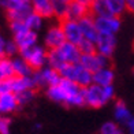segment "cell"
<instances>
[{"instance_id":"1","label":"cell","mask_w":134,"mask_h":134,"mask_svg":"<svg viewBox=\"0 0 134 134\" xmlns=\"http://www.w3.org/2000/svg\"><path fill=\"white\" fill-rule=\"evenodd\" d=\"M47 96L55 103L70 107H82L85 105L83 100V88L63 78L58 85L47 88Z\"/></svg>"},{"instance_id":"2","label":"cell","mask_w":134,"mask_h":134,"mask_svg":"<svg viewBox=\"0 0 134 134\" xmlns=\"http://www.w3.org/2000/svg\"><path fill=\"white\" fill-rule=\"evenodd\" d=\"M114 97H115L114 85L100 86V85H96V83H90L89 86L83 88L85 105L90 108H100L111 100H114Z\"/></svg>"},{"instance_id":"3","label":"cell","mask_w":134,"mask_h":134,"mask_svg":"<svg viewBox=\"0 0 134 134\" xmlns=\"http://www.w3.org/2000/svg\"><path fill=\"white\" fill-rule=\"evenodd\" d=\"M60 74L63 78L72 81L74 83L80 85L81 88H86L90 83H93V72L89 71L86 67H83L81 63L66 64L60 70Z\"/></svg>"},{"instance_id":"4","label":"cell","mask_w":134,"mask_h":134,"mask_svg":"<svg viewBox=\"0 0 134 134\" xmlns=\"http://www.w3.org/2000/svg\"><path fill=\"white\" fill-rule=\"evenodd\" d=\"M19 56L25 59L33 70H40V69H44L47 66L48 49L44 45L36 44L30 48L19 51Z\"/></svg>"},{"instance_id":"5","label":"cell","mask_w":134,"mask_h":134,"mask_svg":"<svg viewBox=\"0 0 134 134\" xmlns=\"http://www.w3.org/2000/svg\"><path fill=\"white\" fill-rule=\"evenodd\" d=\"M32 77H33V81L36 85V89L55 86V85H58L63 80L60 71L52 69V67H48V66H45L44 69H40V70H34Z\"/></svg>"},{"instance_id":"6","label":"cell","mask_w":134,"mask_h":134,"mask_svg":"<svg viewBox=\"0 0 134 134\" xmlns=\"http://www.w3.org/2000/svg\"><path fill=\"white\" fill-rule=\"evenodd\" d=\"M59 23L63 29L66 41L71 42V44H75V45H80L83 40V34H82V30H81V26L78 23V21H72V19L64 18Z\"/></svg>"},{"instance_id":"7","label":"cell","mask_w":134,"mask_h":134,"mask_svg":"<svg viewBox=\"0 0 134 134\" xmlns=\"http://www.w3.org/2000/svg\"><path fill=\"white\" fill-rule=\"evenodd\" d=\"M66 42V37L60 23L52 25L44 36V47L47 49H58Z\"/></svg>"},{"instance_id":"8","label":"cell","mask_w":134,"mask_h":134,"mask_svg":"<svg viewBox=\"0 0 134 134\" xmlns=\"http://www.w3.org/2000/svg\"><path fill=\"white\" fill-rule=\"evenodd\" d=\"M96 19V26L99 33L101 34H111L115 36L122 26L120 16L115 15H108V16H101V18H94Z\"/></svg>"},{"instance_id":"9","label":"cell","mask_w":134,"mask_h":134,"mask_svg":"<svg viewBox=\"0 0 134 134\" xmlns=\"http://www.w3.org/2000/svg\"><path fill=\"white\" fill-rule=\"evenodd\" d=\"M80 63L83 67H86L89 71L96 72L100 69L109 67V58L103 56L99 52H93V53H89V55H82Z\"/></svg>"},{"instance_id":"10","label":"cell","mask_w":134,"mask_h":134,"mask_svg":"<svg viewBox=\"0 0 134 134\" xmlns=\"http://www.w3.org/2000/svg\"><path fill=\"white\" fill-rule=\"evenodd\" d=\"M115 48H116V37L111 34H99V37L96 40V52L105 58H109L114 55Z\"/></svg>"},{"instance_id":"11","label":"cell","mask_w":134,"mask_h":134,"mask_svg":"<svg viewBox=\"0 0 134 134\" xmlns=\"http://www.w3.org/2000/svg\"><path fill=\"white\" fill-rule=\"evenodd\" d=\"M59 55L62 56L63 62L66 64H74V63H80L81 62V58H82V53L80 51L78 45L75 44H71V42H64L62 47H59L58 49Z\"/></svg>"},{"instance_id":"12","label":"cell","mask_w":134,"mask_h":134,"mask_svg":"<svg viewBox=\"0 0 134 134\" xmlns=\"http://www.w3.org/2000/svg\"><path fill=\"white\" fill-rule=\"evenodd\" d=\"M78 23H80V26H81L83 38L96 42V40H97V37H99L100 33H99V30H97L94 16H92L90 14H88L86 16H83L82 19L78 21Z\"/></svg>"},{"instance_id":"13","label":"cell","mask_w":134,"mask_h":134,"mask_svg":"<svg viewBox=\"0 0 134 134\" xmlns=\"http://www.w3.org/2000/svg\"><path fill=\"white\" fill-rule=\"evenodd\" d=\"M13 40L18 45L19 51H22V49H26V48H30V47L37 44L38 36H37V32H33V30L27 29V30H25V32H22V33L14 34Z\"/></svg>"},{"instance_id":"14","label":"cell","mask_w":134,"mask_h":134,"mask_svg":"<svg viewBox=\"0 0 134 134\" xmlns=\"http://www.w3.org/2000/svg\"><path fill=\"white\" fill-rule=\"evenodd\" d=\"M19 101L15 93H2L0 94V114L2 115H8L15 112L19 108Z\"/></svg>"},{"instance_id":"15","label":"cell","mask_w":134,"mask_h":134,"mask_svg":"<svg viewBox=\"0 0 134 134\" xmlns=\"http://www.w3.org/2000/svg\"><path fill=\"white\" fill-rule=\"evenodd\" d=\"M11 89L13 93L18 94L21 92H25L29 89H36V85L33 81V77H18L15 75L14 78H11Z\"/></svg>"},{"instance_id":"16","label":"cell","mask_w":134,"mask_h":134,"mask_svg":"<svg viewBox=\"0 0 134 134\" xmlns=\"http://www.w3.org/2000/svg\"><path fill=\"white\" fill-rule=\"evenodd\" d=\"M115 72L111 67H104V69L97 70L93 72V83L100 85V86H109L114 83Z\"/></svg>"},{"instance_id":"17","label":"cell","mask_w":134,"mask_h":134,"mask_svg":"<svg viewBox=\"0 0 134 134\" xmlns=\"http://www.w3.org/2000/svg\"><path fill=\"white\" fill-rule=\"evenodd\" d=\"M89 14L94 18L112 15L107 0H92V3L89 5Z\"/></svg>"},{"instance_id":"18","label":"cell","mask_w":134,"mask_h":134,"mask_svg":"<svg viewBox=\"0 0 134 134\" xmlns=\"http://www.w3.org/2000/svg\"><path fill=\"white\" fill-rule=\"evenodd\" d=\"M89 14V7L85 4H81L78 2H72L70 3V7L67 10L66 18L67 19H72V21H80L83 16H86Z\"/></svg>"},{"instance_id":"19","label":"cell","mask_w":134,"mask_h":134,"mask_svg":"<svg viewBox=\"0 0 134 134\" xmlns=\"http://www.w3.org/2000/svg\"><path fill=\"white\" fill-rule=\"evenodd\" d=\"M114 116H115L116 123L127 125L131 120L133 115H131L130 109L127 108V105L123 101H116V104H115V107H114Z\"/></svg>"},{"instance_id":"20","label":"cell","mask_w":134,"mask_h":134,"mask_svg":"<svg viewBox=\"0 0 134 134\" xmlns=\"http://www.w3.org/2000/svg\"><path fill=\"white\" fill-rule=\"evenodd\" d=\"M30 4H32L34 13L40 14L41 16H44L45 19L53 16V10H52L51 0H30Z\"/></svg>"},{"instance_id":"21","label":"cell","mask_w":134,"mask_h":134,"mask_svg":"<svg viewBox=\"0 0 134 134\" xmlns=\"http://www.w3.org/2000/svg\"><path fill=\"white\" fill-rule=\"evenodd\" d=\"M13 66H14L15 75H18V77H30L34 71L30 67V64L21 56H16L13 59Z\"/></svg>"},{"instance_id":"22","label":"cell","mask_w":134,"mask_h":134,"mask_svg":"<svg viewBox=\"0 0 134 134\" xmlns=\"http://www.w3.org/2000/svg\"><path fill=\"white\" fill-rule=\"evenodd\" d=\"M15 77L14 66H13V59L2 56L0 59V80H11Z\"/></svg>"},{"instance_id":"23","label":"cell","mask_w":134,"mask_h":134,"mask_svg":"<svg viewBox=\"0 0 134 134\" xmlns=\"http://www.w3.org/2000/svg\"><path fill=\"white\" fill-rule=\"evenodd\" d=\"M71 2L72 0H51L52 10H53V16H56L60 21L64 19Z\"/></svg>"},{"instance_id":"24","label":"cell","mask_w":134,"mask_h":134,"mask_svg":"<svg viewBox=\"0 0 134 134\" xmlns=\"http://www.w3.org/2000/svg\"><path fill=\"white\" fill-rule=\"evenodd\" d=\"M47 66L52 67V69L60 71L66 66V63L63 62L62 56L59 55V52L56 49H48V58H47Z\"/></svg>"},{"instance_id":"25","label":"cell","mask_w":134,"mask_h":134,"mask_svg":"<svg viewBox=\"0 0 134 134\" xmlns=\"http://www.w3.org/2000/svg\"><path fill=\"white\" fill-rule=\"evenodd\" d=\"M44 19H45L44 16H41L40 14H37V13H34V11H33V13L25 19V23H26V26H27L30 30L37 32V30H40V29L42 27Z\"/></svg>"},{"instance_id":"26","label":"cell","mask_w":134,"mask_h":134,"mask_svg":"<svg viewBox=\"0 0 134 134\" xmlns=\"http://www.w3.org/2000/svg\"><path fill=\"white\" fill-rule=\"evenodd\" d=\"M107 2H108L109 8H111L112 15H115V16H120L127 11L126 0H107Z\"/></svg>"},{"instance_id":"27","label":"cell","mask_w":134,"mask_h":134,"mask_svg":"<svg viewBox=\"0 0 134 134\" xmlns=\"http://www.w3.org/2000/svg\"><path fill=\"white\" fill-rule=\"evenodd\" d=\"M100 134H123V131L116 122H104L100 127Z\"/></svg>"},{"instance_id":"28","label":"cell","mask_w":134,"mask_h":134,"mask_svg":"<svg viewBox=\"0 0 134 134\" xmlns=\"http://www.w3.org/2000/svg\"><path fill=\"white\" fill-rule=\"evenodd\" d=\"M30 4V0H4V10L5 13L7 11H14L18 8L26 7V5Z\"/></svg>"},{"instance_id":"29","label":"cell","mask_w":134,"mask_h":134,"mask_svg":"<svg viewBox=\"0 0 134 134\" xmlns=\"http://www.w3.org/2000/svg\"><path fill=\"white\" fill-rule=\"evenodd\" d=\"M3 56L5 58H11L14 59L16 56H19V48H18V45L15 44L14 40H8L7 42H5V47H4V55Z\"/></svg>"},{"instance_id":"30","label":"cell","mask_w":134,"mask_h":134,"mask_svg":"<svg viewBox=\"0 0 134 134\" xmlns=\"http://www.w3.org/2000/svg\"><path fill=\"white\" fill-rule=\"evenodd\" d=\"M34 96H36V89H29V90H25V92H21L16 94L19 105H26L29 103H32L34 100Z\"/></svg>"},{"instance_id":"31","label":"cell","mask_w":134,"mask_h":134,"mask_svg":"<svg viewBox=\"0 0 134 134\" xmlns=\"http://www.w3.org/2000/svg\"><path fill=\"white\" fill-rule=\"evenodd\" d=\"M78 48H80V51H81L82 55H89V53L96 52V42L83 38L82 42H81L80 45H78Z\"/></svg>"},{"instance_id":"32","label":"cell","mask_w":134,"mask_h":134,"mask_svg":"<svg viewBox=\"0 0 134 134\" xmlns=\"http://www.w3.org/2000/svg\"><path fill=\"white\" fill-rule=\"evenodd\" d=\"M10 29H11L13 36H14V34H18V33L25 32V30H27L29 27L26 26L25 21H14V22H10Z\"/></svg>"},{"instance_id":"33","label":"cell","mask_w":134,"mask_h":134,"mask_svg":"<svg viewBox=\"0 0 134 134\" xmlns=\"http://www.w3.org/2000/svg\"><path fill=\"white\" fill-rule=\"evenodd\" d=\"M11 120L5 115H0V134H10Z\"/></svg>"},{"instance_id":"34","label":"cell","mask_w":134,"mask_h":134,"mask_svg":"<svg viewBox=\"0 0 134 134\" xmlns=\"http://www.w3.org/2000/svg\"><path fill=\"white\" fill-rule=\"evenodd\" d=\"M10 92H13V89H11V80H2V82H0V94L10 93Z\"/></svg>"},{"instance_id":"35","label":"cell","mask_w":134,"mask_h":134,"mask_svg":"<svg viewBox=\"0 0 134 134\" xmlns=\"http://www.w3.org/2000/svg\"><path fill=\"white\" fill-rule=\"evenodd\" d=\"M126 7L129 13L134 14V0H126Z\"/></svg>"},{"instance_id":"36","label":"cell","mask_w":134,"mask_h":134,"mask_svg":"<svg viewBox=\"0 0 134 134\" xmlns=\"http://www.w3.org/2000/svg\"><path fill=\"white\" fill-rule=\"evenodd\" d=\"M126 126H127V130H129V134H134V116L131 118V120Z\"/></svg>"},{"instance_id":"37","label":"cell","mask_w":134,"mask_h":134,"mask_svg":"<svg viewBox=\"0 0 134 134\" xmlns=\"http://www.w3.org/2000/svg\"><path fill=\"white\" fill-rule=\"evenodd\" d=\"M5 42H7V40H4L2 36H0V55H4V47H5Z\"/></svg>"},{"instance_id":"38","label":"cell","mask_w":134,"mask_h":134,"mask_svg":"<svg viewBox=\"0 0 134 134\" xmlns=\"http://www.w3.org/2000/svg\"><path fill=\"white\" fill-rule=\"evenodd\" d=\"M74 2H78V3H81V4H85V5H90V3H92V0H74Z\"/></svg>"},{"instance_id":"39","label":"cell","mask_w":134,"mask_h":134,"mask_svg":"<svg viewBox=\"0 0 134 134\" xmlns=\"http://www.w3.org/2000/svg\"><path fill=\"white\" fill-rule=\"evenodd\" d=\"M0 7H4V0H0Z\"/></svg>"},{"instance_id":"40","label":"cell","mask_w":134,"mask_h":134,"mask_svg":"<svg viewBox=\"0 0 134 134\" xmlns=\"http://www.w3.org/2000/svg\"><path fill=\"white\" fill-rule=\"evenodd\" d=\"M0 59H2V55H0Z\"/></svg>"},{"instance_id":"41","label":"cell","mask_w":134,"mask_h":134,"mask_svg":"<svg viewBox=\"0 0 134 134\" xmlns=\"http://www.w3.org/2000/svg\"><path fill=\"white\" fill-rule=\"evenodd\" d=\"M0 82H2V80H0Z\"/></svg>"},{"instance_id":"42","label":"cell","mask_w":134,"mask_h":134,"mask_svg":"<svg viewBox=\"0 0 134 134\" xmlns=\"http://www.w3.org/2000/svg\"><path fill=\"white\" fill-rule=\"evenodd\" d=\"M0 115H2V114H0Z\"/></svg>"}]
</instances>
